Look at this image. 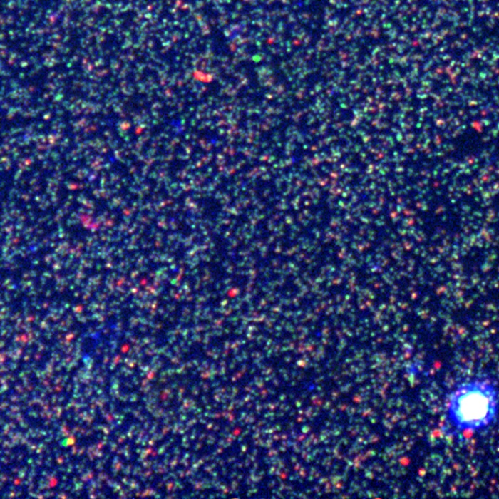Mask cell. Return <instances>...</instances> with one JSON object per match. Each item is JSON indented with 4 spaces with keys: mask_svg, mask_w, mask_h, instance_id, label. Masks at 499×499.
Segmentation results:
<instances>
[{
    "mask_svg": "<svg viewBox=\"0 0 499 499\" xmlns=\"http://www.w3.org/2000/svg\"><path fill=\"white\" fill-rule=\"evenodd\" d=\"M499 416V390L489 378L473 377L460 381L445 402V422L454 435H481Z\"/></svg>",
    "mask_w": 499,
    "mask_h": 499,
    "instance_id": "cell-1",
    "label": "cell"
}]
</instances>
